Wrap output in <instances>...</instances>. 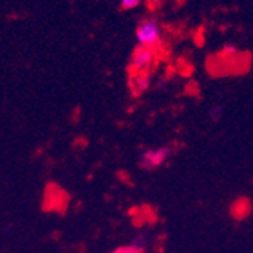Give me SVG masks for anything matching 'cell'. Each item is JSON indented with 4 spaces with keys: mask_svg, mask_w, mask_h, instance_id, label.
<instances>
[{
    "mask_svg": "<svg viewBox=\"0 0 253 253\" xmlns=\"http://www.w3.org/2000/svg\"><path fill=\"white\" fill-rule=\"evenodd\" d=\"M155 58H156L155 49L141 47V45H138L133 52V55H132V59H130V68L135 72V75L144 73L147 68L153 64Z\"/></svg>",
    "mask_w": 253,
    "mask_h": 253,
    "instance_id": "3957f363",
    "label": "cell"
},
{
    "mask_svg": "<svg viewBox=\"0 0 253 253\" xmlns=\"http://www.w3.org/2000/svg\"><path fill=\"white\" fill-rule=\"evenodd\" d=\"M141 5V0H120V8L123 11H129V9H135Z\"/></svg>",
    "mask_w": 253,
    "mask_h": 253,
    "instance_id": "52a82bcc",
    "label": "cell"
},
{
    "mask_svg": "<svg viewBox=\"0 0 253 253\" xmlns=\"http://www.w3.org/2000/svg\"><path fill=\"white\" fill-rule=\"evenodd\" d=\"M171 156V149L170 147H156V149H149L144 150L140 155L138 164L146 171L156 170L159 167H163Z\"/></svg>",
    "mask_w": 253,
    "mask_h": 253,
    "instance_id": "7a4b0ae2",
    "label": "cell"
},
{
    "mask_svg": "<svg viewBox=\"0 0 253 253\" xmlns=\"http://www.w3.org/2000/svg\"><path fill=\"white\" fill-rule=\"evenodd\" d=\"M223 114H224V111H223V106L221 105H214V106H211L210 108V112H208V116H210V119L212 120V122H220L221 119H223Z\"/></svg>",
    "mask_w": 253,
    "mask_h": 253,
    "instance_id": "8992f818",
    "label": "cell"
},
{
    "mask_svg": "<svg viewBox=\"0 0 253 253\" xmlns=\"http://www.w3.org/2000/svg\"><path fill=\"white\" fill-rule=\"evenodd\" d=\"M152 85V78L147 72L144 73H136L132 79V86H133V91L135 94H141L144 91H147Z\"/></svg>",
    "mask_w": 253,
    "mask_h": 253,
    "instance_id": "277c9868",
    "label": "cell"
},
{
    "mask_svg": "<svg viewBox=\"0 0 253 253\" xmlns=\"http://www.w3.org/2000/svg\"><path fill=\"white\" fill-rule=\"evenodd\" d=\"M112 253H141V252H138L135 249H132L130 246H125V247H120L117 250H114Z\"/></svg>",
    "mask_w": 253,
    "mask_h": 253,
    "instance_id": "ba28073f",
    "label": "cell"
},
{
    "mask_svg": "<svg viewBox=\"0 0 253 253\" xmlns=\"http://www.w3.org/2000/svg\"><path fill=\"white\" fill-rule=\"evenodd\" d=\"M224 52H226L227 55H237V53H238V49L235 47L234 44H227V45H226V49H224Z\"/></svg>",
    "mask_w": 253,
    "mask_h": 253,
    "instance_id": "9c48e42d",
    "label": "cell"
},
{
    "mask_svg": "<svg viewBox=\"0 0 253 253\" xmlns=\"http://www.w3.org/2000/svg\"><path fill=\"white\" fill-rule=\"evenodd\" d=\"M179 3H183V2H187V0H177Z\"/></svg>",
    "mask_w": 253,
    "mask_h": 253,
    "instance_id": "30bf717a",
    "label": "cell"
},
{
    "mask_svg": "<svg viewBox=\"0 0 253 253\" xmlns=\"http://www.w3.org/2000/svg\"><path fill=\"white\" fill-rule=\"evenodd\" d=\"M135 38L138 45L149 49H156L163 41V29L156 18H146L141 20L136 26Z\"/></svg>",
    "mask_w": 253,
    "mask_h": 253,
    "instance_id": "6da1fadb",
    "label": "cell"
},
{
    "mask_svg": "<svg viewBox=\"0 0 253 253\" xmlns=\"http://www.w3.org/2000/svg\"><path fill=\"white\" fill-rule=\"evenodd\" d=\"M132 249H135V250H138V252H141V253H144V250H146V247H147V238H146V235H136L132 241H130V244H129Z\"/></svg>",
    "mask_w": 253,
    "mask_h": 253,
    "instance_id": "5b68a950",
    "label": "cell"
}]
</instances>
